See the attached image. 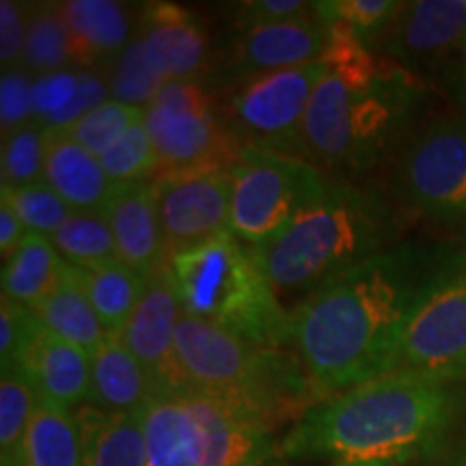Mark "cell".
<instances>
[{
  "mask_svg": "<svg viewBox=\"0 0 466 466\" xmlns=\"http://www.w3.org/2000/svg\"><path fill=\"white\" fill-rule=\"evenodd\" d=\"M46 184L74 212H102L115 186L100 158L76 143L67 132H48Z\"/></svg>",
  "mask_w": 466,
  "mask_h": 466,
  "instance_id": "cell-23",
  "label": "cell"
},
{
  "mask_svg": "<svg viewBox=\"0 0 466 466\" xmlns=\"http://www.w3.org/2000/svg\"><path fill=\"white\" fill-rule=\"evenodd\" d=\"M326 28V74L305 119V156L350 179L398 154L421 124L428 83L374 55L346 28Z\"/></svg>",
  "mask_w": 466,
  "mask_h": 466,
  "instance_id": "cell-3",
  "label": "cell"
},
{
  "mask_svg": "<svg viewBox=\"0 0 466 466\" xmlns=\"http://www.w3.org/2000/svg\"><path fill=\"white\" fill-rule=\"evenodd\" d=\"M102 168L113 184L130 182H154L160 173L158 154L145 127V116L134 124L124 137L100 156Z\"/></svg>",
  "mask_w": 466,
  "mask_h": 466,
  "instance_id": "cell-35",
  "label": "cell"
},
{
  "mask_svg": "<svg viewBox=\"0 0 466 466\" xmlns=\"http://www.w3.org/2000/svg\"><path fill=\"white\" fill-rule=\"evenodd\" d=\"M28 11H31V5L15 3V0L0 3V63H3V72L25 66Z\"/></svg>",
  "mask_w": 466,
  "mask_h": 466,
  "instance_id": "cell-41",
  "label": "cell"
},
{
  "mask_svg": "<svg viewBox=\"0 0 466 466\" xmlns=\"http://www.w3.org/2000/svg\"><path fill=\"white\" fill-rule=\"evenodd\" d=\"M436 466H466V456L453 458V460H450V462H442V464H436Z\"/></svg>",
  "mask_w": 466,
  "mask_h": 466,
  "instance_id": "cell-45",
  "label": "cell"
},
{
  "mask_svg": "<svg viewBox=\"0 0 466 466\" xmlns=\"http://www.w3.org/2000/svg\"><path fill=\"white\" fill-rule=\"evenodd\" d=\"M156 391L151 378L121 335H106L91 354V387L86 404L108 412L138 415Z\"/></svg>",
  "mask_w": 466,
  "mask_h": 466,
  "instance_id": "cell-21",
  "label": "cell"
},
{
  "mask_svg": "<svg viewBox=\"0 0 466 466\" xmlns=\"http://www.w3.org/2000/svg\"><path fill=\"white\" fill-rule=\"evenodd\" d=\"M35 76L25 67L5 69L0 78V130L3 138L33 124Z\"/></svg>",
  "mask_w": 466,
  "mask_h": 466,
  "instance_id": "cell-39",
  "label": "cell"
},
{
  "mask_svg": "<svg viewBox=\"0 0 466 466\" xmlns=\"http://www.w3.org/2000/svg\"><path fill=\"white\" fill-rule=\"evenodd\" d=\"M14 363L31 380L39 404L74 410L89 400L91 357L46 329L35 311Z\"/></svg>",
  "mask_w": 466,
  "mask_h": 466,
  "instance_id": "cell-17",
  "label": "cell"
},
{
  "mask_svg": "<svg viewBox=\"0 0 466 466\" xmlns=\"http://www.w3.org/2000/svg\"><path fill=\"white\" fill-rule=\"evenodd\" d=\"M0 367V466H26L25 442L39 400L20 367Z\"/></svg>",
  "mask_w": 466,
  "mask_h": 466,
  "instance_id": "cell-30",
  "label": "cell"
},
{
  "mask_svg": "<svg viewBox=\"0 0 466 466\" xmlns=\"http://www.w3.org/2000/svg\"><path fill=\"white\" fill-rule=\"evenodd\" d=\"M66 259L48 238L28 233L22 247L3 264V296L17 305L37 309L56 288Z\"/></svg>",
  "mask_w": 466,
  "mask_h": 466,
  "instance_id": "cell-27",
  "label": "cell"
},
{
  "mask_svg": "<svg viewBox=\"0 0 466 466\" xmlns=\"http://www.w3.org/2000/svg\"><path fill=\"white\" fill-rule=\"evenodd\" d=\"M83 283L97 318L106 335L124 333L127 319L141 300L147 277L138 275L124 261L113 259L106 264L80 268Z\"/></svg>",
  "mask_w": 466,
  "mask_h": 466,
  "instance_id": "cell-28",
  "label": "cell"
},
{
  "mask_svg": "<svg viewBox=\"0 0 466 466\" xmlns=\"http://www.w3.org/2000/svg\"><path fill=\"white\" fill-rule=\"evenodd\" d=\"M329 182L322 168L309 160L242 149L231 168V233L248 247L272 240L322 195Z\"/></svg>",
  "mask_w": 466,
  "mask_h": 466,
  "instance_id": "cell-8",
  "label": "cell"
},
{
  "mask_svg": "<svg viewBox=\"0 0 466 466\" xmlns=\"http://www.w3.org/2000/svg\"><path fill=\"white\" fill-rule=\"evenodd\" d=\"M464 415L466 384L391 371L313 406L281 453L324 466H406L439 450Z\"/></svg>",
  "mask_w": 466,
  "mask_h": 466,
  "instance_id": "cell-2",
  "label": "cell"
},
{
  "mask_svg": "<svg viewBox=\"0 0 466 466\" xmlns=\"http://www.w3.org/2000/svg\"><path fill=\"white\" fill-rule=\"evenodd\" d=\"M233 14L236 31H250V28L283 25V22L299 20L313 14V3L305 0H247L238 3Z\"/></svg>",
  "mask_w": 466,
  "mask_h": 466,
  "instance_id": "cell-40",
  "label": "cell"
},
{
  "mask_svg": "<svg viewBox=\"0 0 466 466\" xmlns=\"http://www.w3.org/2000/svg\"><path fill=\"white\" fill-rule=\"evenodd\" d=\"M398 214L378 190L330 179L299 218L253 248L272 288L307 291L398 244Z\"/></svg>",
  "mask_w": 466,
  "mask_h": 466,
  "instance_id": "cell-5",
  "label": "cell"
},
{
  "mask_svg": "<svg viewBox=\"0 0 466 466\" xmlns=\"http://www.w3.org/2000/svg\"><path fill=\"white\" fill-rule=\"evenodd\" d=\"M33 311L46 324V329H50L61 339L74 343L76 348L85 350L89 357L106 337V330L86 296L80 268L67 261L56 288Z\"/></svg>",
  "mask_w": 466,
  "mask_h": 466,
  "instance_id": "cell-26",
  "label": "cell"
},
{
  "mask_svg": "<svg viewBox=\"0 0 466 466\" xmlns=\"http://www.w3.org/2000/svg\"><path fill=\"white\" fill-rule=\"evenodd\" d=\"M182 318V302L171 270L165 268L147 279L141 300L121 333V339L151 378L158 395L179 393L175 335Z\"/></svg>",
  "mask_w": 466,
  "mask_h": 466,
  "instance_id": "cell-15",
  "label": "cell"
},
{
  "mask_svg": "<svg viewBox=\"0 0 466 466\" xmlns=\"http://www.w3.org/2000/svg\"><path fill=\"white\" fill-rule=\"evenodd\" d=\"M466 37V0L404 3L371 52L406 72L441 76Z\"/></svg>",
  "mask_w": 466,
  "mask_h": 466,
  "instance_id": "cell-14",
  "label": "cell"
},
{
  "mask_svg": "<svg viewBox=\"0 0 466 466\" xmlns=\"http://www.w3.org/2000/svg\"><path fill=\"white\" fill-rule=\"evenodd\" d=\"M441 80L453 100L466 110V37L460 44L456 55L450 58V63L442 69Z\"/></svg>",
  "mask_w": 466,
  "mask_h": 466,
  "instance_id": "cell-44",
  "label": "cell"
},
{
  "mask_svg": "<svg viewBox=\"0 0 466 466\" xmlns=\"http://www.w3.org/2000/svg\"><path fill=\"white\" fill-rule=\"evenodd\" d=\"M66 15L74 67L106 69L132 44L138 26V11L115 0H67Z\"/></svg>",
  "mask_w": 466,
  "mask_h": 466,
  "instance_id": "cell-19",
  "label": "cell"
},
{
  "mask_svg": "<svg viewBox=\"0 0 466 466\" xmlns=\"http://www.w3.org/2000/svg\"><path fill=\"white\" fill-rule=\"evenodd\" d=\"M67 264L91 268L116 259L113 231L102 212H74L52 238Z\"/></svg>",
  "mask_w": 466,
  "mask_h": 466,
  "instance_id": "cell-32",
  "label": "cell"
},
{
  "mask_svg": "<svg viewBox=\"0 0 466 466\" xmlns=\"http://www.w3.org/2000/svg\"><path fill=\"white\" fill-rule=\"evenodd\" d=\"M145 116L143 108L127 106V104L106 100L100 106H96L89 113L80 116L72 127H67V134L76 143L93 156L106 154L113 145L119 141L134 124H138Z\"/></svg>",
  "mask_w": 466,
  "mask_h": 466,
  "instance_id": "cell-37",
  "label": "cell"
},
{
  "mask_svg": "<svg viewBox=\"0 0 466 466\" xmlns=\"http://www.w3.org/2000/svg\"><path fill=\"white\" fill-rule=\"evenodd\" d=\"M26 72L35 78L58 74L74 67L72 42L61 3L31 5L28 11V35L25 50Z\"/></svg>",
  "mask_w": 466,
  "mask_h": 466,
  "instance_id": "cell-31",
  "label": "cell"
},
{
  "mask_svg": "<svg viewBox=\"0 0 466 466\" xmlns=\"http://www.w3.org/2000/svg\"><path fill=\"white\" fill-rule=\"evenodd\" d=\"M74 412L85 466H147V447L138 415L100 410L89 404Z\"/></svg>",
  "mask_w": 466,
  "mask_h": 466,
  "instance_id": "cell-25",
  "label": "cell"
},
{
  "mask_svg": "<svg viewBox=\"0 0 466 466\" xmlns=\"http://www.w3.org/2000/svg\"><path fill=\"white\" fill-rule=\"evenodd\" d=\"M466 250L398 242L307 294L291 309L289 346L322 398L395 371L406 326Z\"/></svg>",
  "mask_w": 466,
  "mask_h": 466,
  "instance_id": "cell-1",
  "label": "cell"
},
{
  "mask_svg": "<svg viewBox=\"0 0 466 466\" xmlns=\"http://www.w3.org/2000/svg\"><path fill=\"white\" fill-rule=\"evenodd\" d=\"M26 236L28 229L17 217L15 209L5 197H0V255H3V264L22 247Z\"/></svg>",
  "mask_w": 466,
  "mask_h": 466,
  "instance_id": "cell-43",
  "label": "cell"
},
{
  "mask_svg": "<svg viewBox=\"0 0 466 466\" xmlns=\"http://www.w3.org/2000/svg\"><path fill=\"white\" fill-rule=\"evenodd\" d=\"M113 231L116 259L138 275L151 277L168 268L154 182L115 184L102 208Z\"/></svg>",
  "mask_w": 466,
  "mask_h": 466,
  "instance_id": "cell-18",
  "label": "cell"
},
{
  "mask_svg": "<svg viewBox=\"0 0 466 466\" xmlns=\"http://www.w3.org/2000/svg\"><path fill=\"white\" fill-rule=\"evenodd\" d=\"M168 270L184 316L261 348L289 346L291 311L279 302L253 248L233 233L173 255Z\"/></svg>",
  "mask_w": 466,
  "mask_h": 466,
  "instance_id": "cell-6",
  "label": "cell"
},
{
  "mask_svg": "<svg viewBox=\"0 0 466 466\" xmlns=\"http://www.w3.org/2000/svg\"><path fill=\"white\" fill-rule=\"evenodd\" d=\"M326 74L324 61L261 74L225 91L220 116L242 149L305 156V119Z\"/></svg>",
  "mask_w": 466,
  "mask_h": 466,
  "instance_id": "cell-10",
  "label": "cell"
},
{
  "mask_svg": "<svg viewBox=\"0 0 466 466\" xmlns=\"http://www.w3.org/2000/svg\"><path fill=\"white\" fill-rule=\"evenodd\" d=\"M393 199L442 229H466V119L421 121L393 156Z\"/></svg>",
  "mask_w": 466,
  "mask_h": 466,
  "instance_id": "cell-7",
  "label": "cell"
},
{
  "mask_svg": "<svg viewBox=\"0 0 466 466\" xmlns=\"http://www.w3.org/2000/svg\"><path fill=\"white\" fill-rule=\"evenodd\" d=\"M326 48L329 28L316 11L283 25L238 31L214 56L206 85L229 91L255 76L322 61Z\"/></svg>",
  "mask_w": 466,
  "mask_h": 466,
  "instance_id": "cell-12",
  "label": "cell"
},
{
  "mask_svg": "<svg viewBox=\"0 0 466 466\" xmlns=\"http://www.w3.org/2000/svg\"><path fill=\"white\" fill-rule=\"evenodd\" d=\"M110 100L127 104V106L143 108L154 100L160 86L167 83L162 76L151 67L145 56L143 46L134 35L132 44L115 58L106 69Z\"/></svg>",
  "mask_w": 466,
  "mask_h": 466,
  "instance_id": "cell-34",
  "label": "cell"
},
{
  "mask_svg": "<svg viewBox=\"0 0 466 466\" xmlns=\"http://www.w3.org/2000/svg\"><path fill=\"white\" fill-rule=\"evenodd\" d=\"M46 154L48 130L39 124H28L3 138V186H33L46 182Z\"/></svg>",
  "mask_w": 466,
  "mask_h": 466,
  "instance_id": "cell-36",
  "label": "cell"
},
{
  "mask_svg": "<svg viewBox=\"0 0 466 466\" xmlns=\"http://www.w3.org/2000/svg\"><path fill=\"white\" fill-rule=\"evenodd\" d=\"M106 72L102 69H63L35 78L33 124L48 132H66L80 116L110 100Z\"/></svg>",
  "mask_w": 466,
  "mask_h": 466,
  "instance_id": "cell-24",
  "label": "cell"
},
{
  "mask_svg": "<svg viewBox=\"0 0 466 466\" xmlns=\"http://www.w3.org/2000/svg\"><path fill=\"white\" fill-rule=\"evenodd\" d=\"M31 318L33 309L17 305L7 296L0 299V365H9L15 360Z\"/></svg>",
  "mask_w": 466,
  "mask_h": 466,
  "instance_id": "cell-42",
  "label": "cell"
},
{
  "mask_svg": "<svg viewBox=\"0 0 466 466\" xmlns=\"http://www.w3.org/2000/svg\"><path fill=\"white\" fill-rule=\"evenodd\" d=\"M184 395L201 430L203 466H268L275 458L266 428L203 395Z\"/></svg>",
  "mask_w": 466,
  "mask_h": 466,
  "instance_id": "cell-20",
  "label": "cell"
},
{
  "mask_svg": "<svg viewBox=\"0 0 466 466\" xmlns=\"http://www.w3.org/2000/svg\"><path fill=\"white\" fill-rule=\"evenodd\" d=\"M175 367L179 393L218 401L268 432L324 400L296 352L255 346L188 316L175 335Z\"/></svg>",
  "mask_w": 466,
  "mask_h": 466,
  "instance_id": "cell-4",
  "label": "cell"
},
{
  "mask_svg": "<svg viewBox=\"0 0 466 466\" xmlns=\"http://www.w3.org/2000/svg\"><path fill=\"white\" fill-rule=\"evenodd\" d=\"M145 127L160 173L225 168L240 160L242 145L217 110L206 80H168L145 106Z\"/></svg>",
  "mask_w": 466,
  "mask_h": 466,
  "instance_id": "cell-9",
  "label": "cell"
},
{
  "mask_svg": "<svg viewBox=\"0 0 466 466\" xmlns=\"http://www.w3.org/2000/svg\"><path fill=\"white\" fill-rule=\"evenodd\" d=\"M137 39L151 67L167 80H206L212 67L206 22L173 3H147L138 9Z\"/></svg>",
  "mask_w": 466,
  "mask_h": 466,
  "instance_id": "cell-16",
  "label": "cell"
},
{
  "mask_svg": "<svg viewBox=\"0 0 466 466\" xmlns=\"http://www.w3.org/2000/svg\"><path fill=\"white\" fill-rule=\"evenodd\" d=\"M0 197H5L15 209L17 217L28 229V233H37L52 240L55 233L67 223L74 209L67 206L48 184L17 186V188H0Z\"/></svg>",
  "mask_w": 466,
  "mask_h": 466,
  "instance_id": "cell-38",
  "label": "cell"
},
{
  "mask_svg": "<svg viewBox=\"0 0 466 466\" xmlns=\"http://www.w3.org/2000/svg\"><path fill=\"white\" fill-rule=\"evenodd\" d=\"M404 3L393 0H322L313 3V11L326 26H341L352 33L367 48L382 37Z\"/></svg>",
  "mask_w": 466,
  "mask_h": 466,
  "instance_id": "cell-33",
  "label": "cell"
},
{
  "mask_svg": "<svg viewBox=\"0 0 466 466\" xmlns=\"http://www.w3.org/2000/svg\"><path fill=\"white\" fill-rule=\"evenodd\" d=\"M154 188L168 258L231 233V171L165 173Z\"/></svg>",
  "mask_w": 466,
  "mask_h": 466,
  "instance_id": "cell-13",
  "label": "cell"
},
{
  "mask_svg": "<svg viewBox=\"0 0 466 466\" xmlns=\"http://www.w3.org/2000/svg\"><path fill=\"white\" fill-rule=\"evenodd\" d=\"M147 466H203V441L184 393L156 395L138 412Z\"/></svg>",
  "mask_w": 466,
  "mask_h": 466,
  "instance_id": "cell-22",
  "label": "cell"
},
{
  "mask_svg": "<svg viewBox=\"0 0 466 466\" xmlns=\"http://www.w3.org/2000/svg\"><path fill=\"white\" fill-rule=\"evenodd\" d=\"M395 371L466 384V258L408 322Z\"/></svg>",
  "mask_w": 466,
  "mask_h": 466,
  "instance_id": "cell-11",
  "label": "cell"
},
{
  "mask_svg": "<svg viewBox=\"0 0 466 466\" xmlns=\"http://www.w3.org/2000/svg\"><path fill=\"white\" fill-rule=\"evenodd\" d=\"M26 466H85L76 412L39 404L25 442Z\"/></svg>",
  "mask_w": 466,
  "mask_h": 466,
  "instance_id": "cell-29",
  "label": "cell"
}]
</instances>
